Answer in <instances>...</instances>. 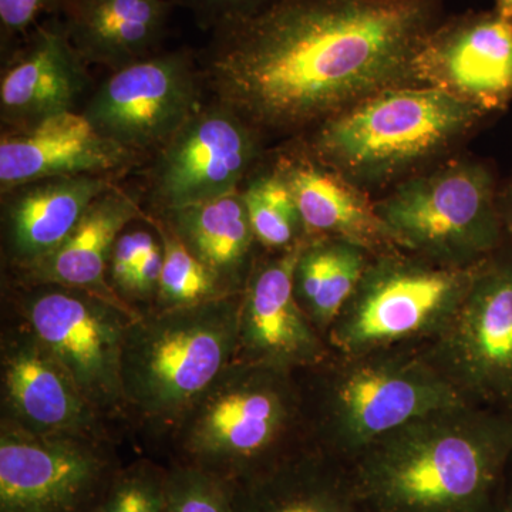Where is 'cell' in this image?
I'll return each mask as SVG.
<instances>
[{
  "instance_id": "9c48e42d",
  "label": "cell",
  "mask_w": 512,
  "mask_h": 512,
  "mask_svg": "<svg viewBox=\"0 0 512 512\" xmlns=\"http://www.w3.org/2000/svg\"><path fill=\"white\" fill-rule=\"evenodd\" d=\"M467 403L512 412V244L474 266L446 329L420 349Z\"/></svg>"
},
{
  "instance_id": "7402d4cb",
  "label": "cell",
  "mask_w": 512,
  "mask_h": 512,
  "mask_svg": "<svg viewBox=\"0 0 512 512\" xmlns=\"http://www.w3.org/2000/svg\"><path fill=\"white\" fill-rule=\"evenodd\" d=\"M66 32L84 59L126 67L147 59L163 37L165 0H67Z\"/></svg>"
},
{
  "instance_id": "f546056e",
  "label": "cell",
  "mask_w": 512,
  "mask_h": 512,
  "mask_svg": "<svg viewBox=\"0 0 512 512\" xmlns=\"http://www.w3.org/2000/svg\"><path fill=\"white\" fill-rule=\"evenodd\" d=\"M156 245V238L144 229L123 232L117 239L111 252L109 274L113 289L121 299H123L121 295H124V298H130L134 271L143 261L144 256Z\"/></svg>"
},
{
  "instance_id": "30bf717a",
  "label": "cell",
  "mask_w": 512,
  "mask_h": 512,
  "mask_svg": "<svg viewBox=\"0 0 512 512\" xmlns=\"http://www.w3.org/2000/svg\"><path fill=\"white\" fill-rule=\"evenodd\" d=\"M141 313L82 289L42 285L23 303L26 326L72 376L101 416L126 410L121 356Z\"/></svg>"
},
{
  "instance_id": "4316f807",
  "label": "cell",
  "mask_w": 512,
  "mask_h": 512,
  "mask_svg": "<svg viewBox=\"0 0 512 512\" xmlns=\"http://www.w3.org/2000/svg\"><path fill=\"white\" fill-rule=\"evenodd\" d=\"M158 231L163 239L164 265L154 309L183 308L228 296L210 269L188 251L173 229L160 224Z\"/></svg>"
},
{
  "instance_id": "1f68e13d",
  "label": "cell",
  "mask_w": 512,
  "mask_h": 512,
  "mask_svg": "<svg viewBox=\"0 0 512 512\" xmlns=\"http://www.w3.org/2000/svg\"><path fill=\"white\" fill-rule=\"evenodd\" d=\"M163 247L156 245L138 264L134 271L133 284H131L130 298L138 301L156 299L158 285H160L161 272H163Z\"/></svg>"
},
{
  "instance_id": "7c38bea8",
  "label": "cell",
  "mask_w": 512,
  "mask_h": 512,
  "mask_svg": "<svg viewBox=\"0 0 512 512\" xmlns=\"http://www.w3.org/2000/svg\"><path fill=\"white\" fill-rule=\"evenodd\" d=\"M417 86L434 87L484 116L512 101V18L470 10L444 18L414 62Z\"/></svg>"
},
{
  "instance_id": "5b68a950",
  "label": "cell",
  "mask_w": 512,
  "mask_h": 512,
  "mask_svg": "<svg viewBox=\"0 0 512 512\" xmlns=\"http://www.w3.org/2000/svg\"><path fill=\"white\" fill-rule=\"evenodd\" d=\"M170 430L173 464L247 480L308 444L299 376L232 362Z\"/></svg>"
},
{
  "instance_id": "d6a6232c",
  "label": "cell",
  "mask_w": 512,
  "mask_h": 512,
  "mask_svg": "<svg viewBox=\"0 0 512 512\" xmlns=\"http://www.w3.org/2000/svg\"><path fill=\"white\" fill-rule=\"evenodd\" d=\"M55 0H0V20L8 32H22L37 13Z\"/></svg>"
},
{
  "instance_id": "52a82bcc",
  "label": "cell",
  "mask_w": 512,
  "mask_h": 512,
  "mask_svg": "<svg viewBox=\"0 0 512 512\" xmlns=\"http://www.w3.org/2000/svg\"><path fill=\"white\" fill-rule=\"evenodd\" d=\"M498 188L490 165L457 154L396 185L375 207L397 247L467 269L507 242Z\"/></svg>"
},
{
  "instance_id": "8992f818",
  "label": "cell",
  "mask_w": 512,
  "mask_h": 512,
  "mask_svg": "<svg viewBox=\"0 0 512 512\" xmlns=\"http://www.w3.org/2000/svg\"><path fill=\"white\" fill-rule=\"evenodd\" d=\"M242 293L153 309L127 330L121 356L126 410L170 429L235 360Z\"/></svg>"
},
{
  "instance_id": "9a60e30c",
  "label": "cell",
  "mask_w": 512,
  "mask_h": 512,
  "mask_svg": "<svg viewBox=\"0 0 512 512\" xmlns=\"http://www.w3.org/2000/svg\"><path fill=\"white\" fill-rule=\"evenodd\" d=\"M197 111L188 59L173 53L116 70L94 94L86 116L103 136L131 151L167 143Z\"/></svg>"
},
{
  "instance_id": "d4e9b609",
  "label": "cell",
  "mask_w": 512,
  "mask_h": 512,
  "mask_svg": "<svg viewBox=\"0 0 512 512\" xmlns=\"http://www.w3.org/2000/svg\"><path fill=\"white\" fill-rule=\"evenodd\" d=\"M372 255L369 249L345 239L312 237L303 244L293 271V291L325 339Z\"/></svg>"
},
{
  "instance_id": "6da1fadb",
  "label": "cell",
  "mask_w": 512,
  "mask_h": 512,
  "mask_svg": "<svg viewBox=\"0 0 512 512\" xmlns=\"http://www.w3.org/2000/svg\"><path fill=\"white\" fill-rule=\"evenodd\" d=\"M443 19V0H278L217 28L212 86L262 140H296L372 94L417 86L414 62Z\"/></svg>"
},
{
  "instance_id": "cb8c5ba5",
  "label": "cell",
  "mask_w": 512,
  "mask_h": 512,
  "mask_svg": "<svg viewBox=\"0 0 512 512\" xmlns=\"http://www.w3.org/2000/svg\"><path fill=\"white\" fill-rule=\"evenodd\" d=\"M66 29H42L25 57L6 72L0 86L8 119L37 121L69 111L82 90V69Z\"/></svg>"
},
{
  "instance_id": "44dd1931",
  "label": "cell",
  "mask_w": 512,
  "mask_h": 512,
  "mask_svg": "<svg viewBox=\"0 0 512 512\" xmlns=\"http://www.w3.org/2000/svg\"><path fill=\"white\" fill-rule=\"evenodd\" d=\"M167 225L228 295L244 292L259 254L244 197L239 192L217 200L167 211Z\"/></svg>"
},
{
  "instance_id": "484cf974",
  "label": "cell",
  "mask_w": 512,
  "mask_h": 512,
  "mask_svg": "<svg viewBox=\"0 0 512 512\" xmlns=\"http://www.w3.org/2000/svg\"><path fill=\"white\" fill-rule=\"evenodd\" d=\"M242 197L264 251H284L309 239L292 192L274 165L252 177Z\"/></svg>"
},
{
  "instance_id": "ffe728a7",
  "label": "cell",
  "mask_w": 512,
  "mask_h": 512,
  "mask_svg": "<svg viewBox=\"0 0 512 512\" xmlns=\"http://www.w3.org/2000/svg\"><path fill=\"white\" fill-rule=\"evenodd\" d=\"M140 215L136 202L120 191H104L52 255L29 268L39 285L82 289L120 306H130L106 281L111 252L123 229ZM131 308V306H130Z\"/></svg>"
},
{
  "instance_id": "603a6c76",
  "label": "cell",
  "mask_w": 512,
  "mask_h": 512,
  "mask_svg": "<svg viewBox=\"0 0 512 512\" xmlns=\"http://www.w3.org/2000/svg\"><path fill=\"white\" fill-rule=\"evenodd\" d=\"M106 188L101 178L90 174L30 184L8 211V242L13 259L29 269L52 255Z\"/></svg>"
},
{
  "instance_id": "d590c367",
  "label": "cell",
  "mask_w": 512,
  "mask_h": 512,
  "mask_svg": "<svg viewBox=\"0 0 512 512\" xmlns=\"http://www.w3.org/2000/svg\"><path fill=\"white\" fill-rule=\"evenodd\" d=\"M494 9L507 18H512V0H495Z\"/></svg>"
},
{
  "instance_id": "4dcf8cb0",
  "label": "cell",
  "mask_w": 512,
  "mask_h": 512,
  "mask_svg": "<svg viewBox=\"0 0 512 512\" xmlns=\"http://www.w3.org/2000/svg\"><path fill=\"white\" fill-rule=\"evenodd\" d=\"M215 28L238 22L262 12L278 0H181Z\"/></svg>"
},
{
  "instance_id": "3957f363",
  "label": "cell",
  "mask_w": 512,
  "mask_h": 512,
  "mask_svg": "<svg viewBox=\"0 0 512 512\" xmlns=\"http://www.w3.org/2000/svg\"><path fill=\"white\" fill-rule=\"evenodd\" d=\"M485 119L434 87H394L340 111L296 140L377 200L460 154Z\"/></svg>"
},
{
  "instance_id": "d6986e66",
  "label": "cell",
  "mask_w": 512,
  "mask_h": 512,
  "mask_svg": "<svg viewBox=\"0 0 512 512\" xmlns=\"http://www.w3.org/2000/svg\"><path fill=\"white\" fill-rule=\"evenodd\" d=\"M232 512H363L346 464L318 448H299L234 484Z\"/></svg>"
},
{
  "instance_id": "7a4b0ae2",
  "label": "cell",
  "mask_w": 512,
  "mask_h": 512,
  "mask_svg": "<svg viewBox=\"0 0 512 512\" xmlns=\"http://www.w3.org/2000/svg\"><path fill=\"white\" fill-rule=\"evenodd\" d=\"M512 412L460 403L424 414L348 464L363 512H501Z\"/></svg>"
},
{
  "instance_id": "f1b7e54d",
  "label": "cell",
  "mask_w": 512,
  "mask_h": 512,
  "mask_svg": "<svg viewBox=\"0 0 512 512\" xmlns=\"http://www.w3.org/2000/svg\"><path fill=\"white\" fill-rule=\"evenodd\" d=\"M167 468L140 460L121 467L94 512H163Z\"/></svg>"
},
{
  "instance_id": "ba28073f",
  "label": "cell",
  "mask_w": 512,
  "mask_h": 512,
  "mask_svg": "<svg viewBox=\"0 0 512 512\" xmlns=\"http://www.w3.org/2000/svg\"><path fill=\"white\" fill-rule=\"evenodd\" d=\"M473 268L436 264L394 247L370 258L359 284L330 326V349L363 353L423 349L460 308Z\"/></svg>"
},
{
  "instance_id": "5bb4252c",
  "label": "cell",
  "mask_w": 512,
  "mask_h": 512,
  "mask_svg": "<svg viewBox=\"0 0 512 512\" xmlns=\"http://www.w3.org/2000/svg\"><path fill=\"white\" fill-rule=\"evenodd\" d=\"M262 137L225 107L198 110L167 141L156 174L165 212L238 192L261 157Z\"/></svg>"
},
{
  "instance_id": "2e32d148",
  "label": "cell",
  "mask_w": 512,
  "mask_h": 512,
  "mask_svg": "<svg viewBox=\"0 0 512 512\" xmlns=\"http://www.w3.org/2000/svg\"><path fill=\"white\" fill-rule=\"evenodd\" d=\"M2 392L3 420L20 429L101 440V414L26 325L3 339Z\"/></svg>"
},
{
  "instance_id": "e0dca14e",
  "label": "cell",
  "mask_w": 512,
  "mask_h": 512,
  "mask_svg": "<svg viewBox=\"0 0 512 512\" xmlns=\"http://www.w3.org/2000/svg\"><path fill=\"white\" fill-rule=\"evenodd\" d=\"M274 167L292 192L309 238L345 239L372 254L397 247L377 215L375 200L301 140L279 153Z\"/></svg>"
},
{
  "instance_id": "e575fe53",
  "label": "cell",
  "mask_w": 512,
  "mask_h": 512,
  "mask_svg": "<svg viewBox=\"0 0 512 512\" xmlns=\"http://www.w3.org/2000/svg\"><path fill=\"white\" fill-rule=\"evenodd\" d=\"M501 512H512V458L508 467L507 480H505L503 505Z\"/></svg>"
},
{
  "instance_id": "277c9868",
  "label": "cell",
  "mask_w": 512,
  "mask_h": 512,
  "mask_svg": "<svg viewBox=\"0 0 512 512\" xmlns=\"http://www.w3.org/2000/svg\"><path fill=\"white\" fill-rule=\"evenodd\" d=\"M298 376L309 446L346 466L403 424L467 403L419 349L332 352Z\"/></svg>"
},
{
  "instance_id": "4fadbf2b",
  "label": "cell",
  "mask_w": 512,
  "mask_h": 512,
  "mask_svg": "<svg viewBox=\"0 0 512 512\" xmlns=\"http://www.w3.org/2000/svg\"><path fill=\"white\" fill-rule=\"evenodd\" d=\"M305 242L284 251H264L256 261L242 292L234 362L301 375L332 353L293 291V271Z\"/></svg>"
},
{
  "instance_id": "8fae6325",
  "label": "cell",
  "mask_w": 512,
  "mask_h": 512,
  "mask_svg": "<svg viewBox=\"0 0 512 512\" xmlns=\"http://www.w3.org/2000/svg\"><path fill=\"white\" fill-rule=\"evenodd\" d=\"M120 468L101 440L33 434L3 420L0 512H94Z\"/></svg>"
},
{
  "instance_id": "ac0fdd59",
  "label": "cell",
  "mask_w": 512,
  "mask_h": 512,
  "mask_svg": "<svg viewBox=\"0 0 512 512\" xmlns=\"http://www.w3.org/2000/svg\"><path fill=\"white\" fill-rule=\"evenodd\" d=\"M131 151L103 136L86 114L72 110L37 121L29 130L2 138L0 183L9 188L113 170Z\"/></svg>"
},
{
  "instance_id": "836d02e7",
  "label": "cell",
  "mask_w": 512,
  "mask_h": 512,
  "mask_svg": "<svg viewBox=\"0 0 512 512\" xmlns=\"http://www.w3.org/2000/svg\"><path fill=\"white\" fill-rule=\"evenodd\" d=\"M498 210L505 232V238L512 244V175L510 180L500 184L498 188Z\"/></svg>"
},
{
  "instance_id": "83f0119b",
  "label": "cell",
  "mask_w": 512,
  "mask_h": 512,
  "mask_svg": "<svg viewBox=\"0 0 512 512\" xmlns=\"http://www.w3.org/2000/svg\"><path fill=\"white\" fill-rule=\"evenodd\" d=\"M234 484L198 468H167L163 512H232Z\"/></svg>"
}]
</instances>
